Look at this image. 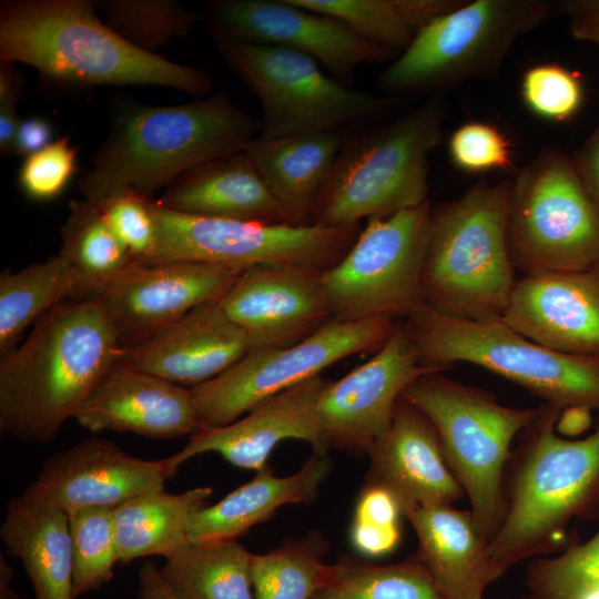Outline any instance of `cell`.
Returning <instances> with one entry per match:
<instances>
[{
    "label": "cell",
    "instance_id": "6da1fadb",
    "mask_svg": "<svg viewBox=\"0 0 599 599\" xmlns=\"http://www.w3.org/2000/svg\"><path fill=\"white\" fill-rule=\"evenodd\" d=\"M123 346L100 297L65 301L0 361V429L51 444L103 378Z\"/></svg>",
    "mask_w": 599,
    "mask_h": 599
},
{
    "label": "cell",
    "instance_id": "7a4b0ae2",
    "mask_svg": "<svg viewBox=\"0 0 599 599\" xmlns=\"http://www.w3.org/2000/svg\"><path fill=\"white\" fill-rule=\"evenodd\" d=\"M0 61L28 64L63 88L159 85L195 99L212 90L204 71L128 43L89 0H2Z\"/></svg>",
    "mask_w": 599,
    "mask_h": 599
},
{
    "label": "cell",
    "instance_id": "3957f363",
    "mask_svg": "<svg viewBox=\"0 0 599 599\" xmlns=\"http://www.w3.org/2000/svg\"><path fill=\"white\" fill-rule=\"evenodd\" d=\"M257 131L227 91L177 105L124 103L78 186L95 204L126 190L153 197L191 170L244 151Z\"/></svg>",
    "mask_w": 599,
    "mask_h": 599
},
{
    "label": "cell",
    "instance_id": "277c9868",
    "mask_svg": "<svg viewBox=\"0 0 599 599\" xmlns=\"http://www.w3.org/2000/svg\"><path fill=\"white\" fill-rule=\"evenodd\" d=\"M561 413L542 403L511 450L505 516L487 547L501 575L566 548L568 526L599 515V422L587 437L566 439L556 432Z\"/></svg>",
    "mask_w": 599,
    "mask_h": 599
},
{
    "label": "cell",
    "instance_id": "5b68a950",
    "mask_svg": "<svg viewBox=\"0 0 599 599\" xmlns=\"http://www.w3.org/2000/svg\"><path fill=\"white\" fill-rule=\"evenodd\" d=\"M511 180L480 183L432 206L423 271L424 303L459 319L497 321L516 278L507 215Z\"/></svg>",
    "mask_w": 599,
    "mask_h": 599
},
{
    "label": "cell",
    "instance_id": "8992f818",
    "mask_svg": "<svg viewBox=\"0 0 599 599\" xmlns=\"http://www.w3.org/2000/svg\"><path fill=\"white\" fill-rule=\"evenodd\" d=\"M446 109L430 97L377 129L349 132L311 225L347 226L428 202V155L439 144Z\"/></svg>",
    "mask_w": 599,
    "mask_h": 599
},
{
    "label": "cell",
    "instance_id": "52a82bcc",
    "mask_svg": "<svg viewBox=\"0 0 599 599\" xmlns=\"http://www.w3.org/2000/svg\"><path fill=\"white\" fill-rule=\"evenodd\" d=\"M403 396L436 429L447 464L469 499L475 525L489 544L505 516V473L511 444L538 407L505 406L493 393L441 372L420 375Z\"/></svg>",
    "mask_w": 599,
    "mask_h": 599
},
{
    "label": "cell",
    "instance_id": "ba28073f",
    "mask_svg": "<svg viewBox=\"0 0 599 599\" xmlns=\"http://www.w3.org/2000/svg\"><path fill=\"white\" fill-rule=\"evenodd\" d=\"M419 363L445 370L458 362L481 366L560 409L599 410V357L544 347L502 319L469 321L426 304L402 319Z\"/></svg>",
    "mask_w": 599,
    "mask_h": 599
},
{
    "label": "cell",
    "instance_id": "9c48e42d",
    "mask_svg": "<svg viewBox=\"0 0 599 599\" xmlns=\"http://www.w3.org/2000/svg\"><path fill=\"white\" fill-rule=\"evenodd\" d=\"M542 0H464L434 19L380 72L389 94L441 93L470 80L495 78L514 47L549 16Z\"/></svg>",
    "mask_w": 599,
    "mask_h": 599
},
{
    "label": "cell",
    "instance_id": "30bf717a",
    "mask_svg": "<svg viewBox=\"0 0 599 599\" xmlns=\"http://www.w3.org/2000/svg\"><path fill=\"white\" fill-rule=\"evenodd\" d=\"M214 41L261 102V139L346 131L380 115L396 101L352 89L300 51L232 39Z\"/></svg>",
    "mask_w": 599,
    "mask_h": 599
},
{
    "label": "cell",
    "instance_id": "8fae6325",
    "mask_svg": "<svg viewBox=\"0 0 599 599\" xmlns=\"http://www.w3.org/2000/svg\"><path fill=\"white\" fill-rule=\"evenodd\" d=\"M507 240L522 273L599 266V211L562 150H541L511 180Z\"/></svg>",
    "mask_w": 599,
    "mask_h": 599
},
{
    "label": "cell",
    "instance_id": "7c38bea8",
    "mask_svg": "<svg viewBox=\"0 0 599 599\" xmlns=\"http://www.w3.org/2000/svg\"><path fill=\"white\" fill-rule=\"evenodd\" d=\"M158 248L149 264L204 262L246 270L274 266L322 274L335 266L358 237L347 226H295L195 216L153 202Z\"/></svg>",
    "mask_w": 599,
    "mask_h": 599
},
{
    "label": "cell",
    "instance_id": "4fadbf2b",
    "mask_svg": "<svg viewBox=\"0 0 599 599\" xmlns=\"http://www.w3.org/2000/svg\"><path fill=\"white\" fill-rule=\"evenodd\" d=\"M432 204L372 217L346 255L319 275L332 317L405 319L422 305Z\"/></svg>",
    "mask_w": 599,
    "mask_h": 599
},
{
    "label": "cell",
    "instance_id": "5bb4252c",
    "mask_svg": "<svg viewBox=\"0 0 599 599\" xmlns=\"http://www.w3.org/2000/svg\"><path fill=\"white\" fill-rule=\"evenodd\" d=\"M397 321L331 318L295 345L250 351L223 374L191 388L201 427L229 425L265 399L319 375L347 356L376 353L394 332Z\"/></svg>",
    "mask_w": 599,
    "mask_h": 599
},
{
    "label": "cell",
    "instance_id": "9a60e30c",
    "mask_svg": "<svg viewBox=\"0 0 599 599\" xmlns=\"http://www.w3.org/2000/svg\"><path fill=\"white\" fill-rule=\"evenodd\" d=\"M202 18L213 40L300 51L347 85L358 65L392 62L398 55L359 37L339 20L288 0H216L205 6Z\"/></svg>",
    "mask_w": 599,
    "mask_h": 599
},
{
    "label": "cell",
    "instance_id": "2e32d148",
    "mask_svg": "<svg viewBox=\"0 0 599 599\" xmlns=\"http://www.w3.org/2000/svg\"><path fill=\"white\" fill-rule=\"evenodd\" d=\"M441 372L419 363L402 319L386 343L363 365L329 380L317 403L323 450L368 454L390 426L405 388L420 375Z\"/></svg>",
    "mask_w": 599,
    "mask_h": 599
},
{
    "label": "cell",
    "instance_id": "e0dca14e",
    "mask_svg": "<svg viewBox=\"0 0 599 599\" xmlns=\"http://www.w3.org/2000/svg\"><path fill=\"white\" fill-rule=\"evenodd\" d=\"M170 457L143 459L113 441L92 437L50 456L22 496L68 515L85 508H115L144 493L162 490L176 473Z\"/></svg>",
    "mask_w": 599,
    "mask_h": 599
},
{
    "label": "cell",
    "instance_id": "ac0fdd59",
    "mask_svg": "<svg viewBox=\"0 0 599 599\" xmlns=\"http://www.w3.org/2000/svg\"><path fill=\"white\" fill-rule=\"evenodd\" d=\"M243 271L204 262H133L100 300L124 348L219 301Z\"/></svg>",
    "mask_w": 599,
    "mask_h": 599
},
{
    "label": "cell",
    "instance_id": "d6986e66",
    "mask_svg": "<svg viewBox=\"0 0 599 599\" xmlns=\"http://www.w3.org/2000/svg\"><path fill=\"white\" fill-rule=\"evenodd\" d=\"M501 319L549 349L599 357V266L522 273Z\"/></svg>",
    "mask_w": 599,
    "mask_h": 599
},
{
    "label": "cell",
    "instance_id": "ffe728a7",
    "mask_svg": "<svg viewBox=\"0 0 599 599\" xmlns=\"http://www.w3.org/2000/svg\"><path fill=\"white\" fill-rule=\"evenodd\" d=\"M219 302L250 351L295 345L333 318L319 274L296 268L248 267Z\"/></svg>",
    "mask_w": 599,
    "mask_h": 599
},
{
    "label": "cell",
    "instance_id": "44dd1931",
    "mask_svg": "<svg viewBox=\"0 0 599 599\" xmlns=\"http://www.w3.org/2000/svg\"><path fill=\"white\" fill-rule=\"evenodd\" d=\"M328 382L316 375L265 399L229 425L201 427L180 451L170 456L172 464L179 469L196 455L216 453L238 468L258 471L285 439L307 441L315 454L326 455L317 403Z\"/></svg>",
    "mask_w": 599,
    "mask_h": 599
},
{
    "label": "cell",
    "instance_id": "7402d4cb",
    "mask_svg": "<svg viewBox=\"0 0 599 599\" xmlns=\"http://www.w3.org/2000/svg\"><path fill=\"white\" fill-rule=\"evenodd\" d=\"M250 349L246 334L214 301L124 347L119 363L193 388L226 372Z\"/></svg>",
    "mask_w": 599,
    "mask_h": 599
},
{
    "label": "cell",
    "instance_id": "603a6c76",
    "mask_svg": "<svg viewBox=\"0 0 599 599\" xmlns=\"http://www.w3.org/2000/svg\"><path fill=\"white\" fill-rule=\"evenodd\" d=\"M367 455L364 486L392 493L404 516L420 507L453 505L465 496L433 424L403 395L389 428Z\"/></svg>",
    "mask_w": 599,
    "mask_h": 599
},
{
    "label": "cell",
    "instance_id": "cb8c5ba5",
    "mask_svg": "<svg viewBox=\"0 0 599 599\" xmlns=\"http://www.w3.org/2000/svg\"><path fill=\"white\" fill-rule=\"evenodd\" d=\"M83 428L150 438L193 435L201 427L191 388L115 364L77 412Z\"/></svg>",
    "mask_w": 599,
    "mask_h": 599
},
{
    "label": "cell",
    "instance_id": "d4e9b609",
    "mask_svg": "<svg viewBox=\"0 0 599 599\" xmlns=\"http://www.w3.org/2000/svg\"><path fill=\"white\" fill-rule=\"evenodd\" d=\"M156 201L166 209L195 216L288 224L283 207L245 151L191 170Z\"/></svg>",
    "mask_w": 599,
    "mask_h": 599
},
{
    "label": "cell",
    "instance_id": "484cf974",
    "mask_svg": "<svg viewBox=\"0 0 599 599\" xmlns=\"http://www.w3.org/2000/svg\"><path fill=\"white\" fill-rule=\"evenodd\" d=\"M405 517L418 539L415 555L446 599H484L488 586L502 576L470 510L436 505L414 509Z\"/></svg>",
    "mask_w": 599,
    "mask_h": 599
},
{
    "label": "cell",
    "instance_id": "4316f807",
    "mask_svg": "<svg viewBox=\"0 0 599 599\" xmlns=\"http://www.w3.org/2000/svg\"><path fill=\"white\" fill-rule=\"evenodd\" d=\"M349 132L278 139L256 136L244 150L283 207L290 225H311L319 196Z\"/></svg>",
    "mask_w": 599,
    "mask_h": 599
},
{
    "label": "cell",
    "instance_id": "83f0119b",
    "mask_svg": "<svg viewBox=\"0 0 599 599\" xmlns=\"http://www.w3.org/2000/svg\"><path fill=\"white\" fill-rule=\"evenodd\" d=\"M332 468L326 455L314 454L296 473L278 477L267 465L252 480L189 519L190 541L236 539L263 522L282 506L315 498Z\"/></svg>",
    "mask_w": 599,
    "mask_h": 599
},
{
    "label": "cell",
    "instance_id": "f1b7e54d",
    "mask_svg": "<svg viewBox=\"0 0 599 599\" xmlns=\"http://www.w3.org/2000/svg\"><path fill=\"white\" fill-rule=\"evenodd\" d=\"M6 551L21 561L35 599H74L69 515L12 497L0 526Z\"/></svg>",
    "mask_w": 599,
    "mask_h": 599
},
{
    "label": "cell",
    "instance_id": "f546056e",
    "mask_svg": "<svg viewBox=\"0 0 599 599\" xmlns=\"http://www.w3.org/2000/svg\"><path fill=\"white\" fill-rule=\"evenodd\" d=\"M211 487H195L179 494L164 489L144 493L113 508L119 562L153 555L165 558L190 540V516L206 505Z\"/></svg>",
    "mask_w": 599,
    "mask_h": 599
},
{
    "label": "cell",
    "instance_id": "4dcf8cb0",
    "mask_svg": "<svg viewBox=\"0 0 599 599\" xmlns=\"http://www.w3.org/2000/svg\"><path fill=\"white\" fill-rule=\"evenodd\" d=\"M252 555L236 539L189 541L159 571L176 599H253Z\"/></svg>",
    "mask_w": 599,
    "mask_h": 599
},
{
    "label": "cell",
    "instance_id": "1f68e13d",
    "mask_svg": "<svg viewBox=\"0 0 599 599\" xmlns=\"http://www.w3.org/2000/svg\"><path fill=\"white\" fill-rule=\"evenodd\" d=\"M345 23L365 40L397 52L434 19L464 0H288Z\"/></svg>",
    "mask_w": 599,
    "mask_h": 599
},
{
    "label": "cell",
    "instance_id": "d6a6232c",
    "mask_svg": "<svg viewBox=\"0 0 599 599\" xmlns=\"http://www.w3.org/2000/svg\"><path fill=\"white\" fill-rule=\"evenodd\" d=\"M78 282L79 297H100L134 262L93 202L72 201L60 252Z\"/></svg>",
    "mask_w": 599,
    "mask_h": 599
},
{
    "label": "cell",
    "instance_id": "836d02e7",
    "mask_svg": "<svg viewBox=\"0 0 599 599\" xmlns=\"http://www.w3.org/2000/svg\"><path fill=\"white\" fill-rule=\"evenodd\" d=\"M79 297L78 282L69 263L61 254L41 263H32L0 274V354L17 346L21 334L50 309Z\"/></svg>",
    "mask_w": 599,
    "mask_h": 599
},
{
    "label": "cell",
    "instance_id": "e575fe53",
    "mask_svg": "<svg viewBox=\"0 0 599 599\" xmlns=\"http://www.w3.org/2000/svg\"><path fill=\"white\" fill-rule=\"evenodd\" d=\"M309 599H446L414 555L377 565L343 555L328 565L323 585Z\"/></svg>",
    "mask_w": 599,
    "mask_h": 599
},
{
    "label": "cell",
    "instance_id": "d590c367",
    "mask_svg": "<svg viewBox=\"0 0 599 599\" xmlns=\"http://www.w3.org/2000/svg\"><path fill=\"white\" fill-rule=\"evenodd\" d=\"M328 542L319 532L252 555L253 599H309L323 585Z\"/></svg>",
    "mask_w": 599,
    "mask_h": 599
},
{
    "label": "cell",
    "instance_id": "8d00e7d4",
    "mask_svg": "<svg viewBox=\"0 0 599 599\" xmlns=\"http://www.w3.org/2000/svg\"><path fill=\"white\" fill-rule=\"evenodd\" d=\"M105 23L131 45L158 54L156 51L175 38L192 31L202 13L175 0H99Z\"/></svg>",
    "mask_w": 599,
    "mask_h": 599
},
{
    "label": "cell",
    "instance_id": "74e56055",
    "mask_svg": "<svg viewBox=\"0 0 599 599\" xmlns=\"http://www.w3.org/2000/svg\"><path fill=\"white\" fill-rule=\"evenodd\" d=\"M72 544V592L77 599L113 577L119 562L113 508H85L69 514Z\"/></svg>",
    "mask_w": 599,
    "mask_h": 599
},
{
    "label": "cell",
    "instance_id": "f35d334b",
    "mask_svg": "<svg viewBox=\"0 0 599 599\" xmlns=\"http://www.w3.org/2000/svg\"><path fill=\"white\" fill-rule=\"evenodd\" d=\"M521 599H564L599 589V529L585 542L573 540L556 557H537L526 572Z\"/></svg>",
    "mask_w": 599,
    "mask_h": 599
},
{
    "label": "cell",
    "instance_id": "ab89813d",
    "mask_svg": "<svg viewBox=\"0 0 599 599\" xmlns=\"http://www.w3.org/2000/svg\"><path fill=\"white\" fill-rule=\"evenodd\" d=\"M520 93L525 105L534 114L556 122L572 119L585 98L579 77L557 63L529 68L522 75Z\"/></svg>",
    "mask_w": 599,
    "mask_h": 599
},
{
    "label": "cell",
    "instance_id": "60d3db41",
    "mask_svg": "<svg viewBox=\"0 0 599 599\" xmlns=\"http://www.w3.org/2000/svg\"><path fill=\"white\" fill-rule=\"evenodd\" d=\"M399 502L388 490L364 486L356 502L351 527L353 547L367 557L392 552L400 540Z\"/></svg>",
    "mask_w": 599,
    "mask_h": 599
},
{
    "label": "cell",
    "instance_id": "b9f144b4",
    "mask_svg": "<svg viewBox=\"0 0 599 599\" xmlns=\"http://www.w3.org/2000/svg\"><path fill=\"white\" fill-rule=\"evenodd\" d=\"M154 197L132 190L120 192L99 205L105 222L134 262L149 264L158 248Z\"/></svg>",
    "mask_w": 599,
    "mask_h": 599
},
{
    "label": "cell",
    "instance_id": "7bdbcfd3",
    "mask_svg": "<svg viewBox=\"0 0 599 599\" xmlns=\"http://www.w3.org/2000/svg\"><path fill=\"white\" fill-rule=\"evenodd\" d=\"M78 172V151L68 136L23 159L18 171L22 193L33 201L57 199Z\"/></svg>",
    "mask_w": 599,
    "mask_h": 599
},
{
    "label": "cell",
    "instance_id": "ee69618b",
    "mask_svg": "<svg viewBox=\"0 0 599 599\" xmlns=\"http://www.w3.org/2000/svg\"><path fill=\"white\" fill-rule=\"evenodd\" d=\"M448 153L453 164L468 173L512 166L508 140L489 123L471 121L458 126L449 138Z\"/></svg>",
    "mask_w": 599,
    "mask_h": 599
},
{
    "label": "cell",
    "instance_id": "f6af8a7d",
    "mask_svg": "<svg viewBox=\"0 0 599 599\" xmlns=\"http://www.w3.org/2000/svg\"><path fill=\"white\" fill-rule=\"evenodd\" d=\"M23 78L14 63L0 64V153L11 155L12 145L21 119L17 104L22 93Z\"/></svg>",
    "mask_w": 599,
    "mask_h": 599
},
{
    "label": "cell",
    "instance_id": "bcb514c9",
    "mask_svg": "<svg viewBox=\"0 0 599 599\" xmlns=\"http://www.w3.org/2000/svg\"><path fill=\"white\" fill-rule=\"evenodd\" d=\"M560 7L568 17L572 37L599 48V0L564 1Z\"/></svg>",
    "mask_w": 599,
    "mask_h": 599
},
{
    "label": "cell",
    "instance_id": "7dc6e473",
    "mask_svg": "<svg viewBox=\"0 0 599 599\" xmlns=\"http://www.w3.org/2000/svg\"><path fill=\"white\" fill-rule=\"evenodd\" d=\"M576 172L599 211V125L571 155Z\"/></svg>",
    "mask_w": 599,
    "mask_h": 599
},
{
    "label": "cell",
    "instance_id": "c3c4849f",
    "mask_svg": "<svg viewBox=\"0 0 599 599\" xmlns=\"http://www.w3.org/2000/svg\"><path fill=\"white\" fill-rule=\"evenodd\" d=\"M53 126L43 116H30L20 121L12 145L11 155L23 158L35 153L53 140Z\"/></svg>",
    "mask_w": 599,
    "mask_h": 599
},
{
    "label": "cell",
    "instance_id": "681fc988",
    "mask_svg": "<svg viewBox=\"0 0 599 599\" xmlns=\"http://www.w3.org/2000/svg\"><path fill=\"white\" fill-rule=\"evenodd\" d=\"M138 583V599H176L152 560L144 561L139 568Z\"/></svg>",
    "mask_w": 599,
    "mask_h": 599
},
{
    "label": "cell",
    "instance_id": "f907efd6",
    "mask_svg": "<svg viewBox=\"0 0 599 599\" xmlns=\"http://www.w3.org/2000/svg\"><path fill=\"white\" fill-rule=\"evenodd\" d=\"M13 569L3 554H0V599H22L13 587Z\"/></svg>",
    "mask_w": 599,
    "mask_h": 599
}]
</instances>
